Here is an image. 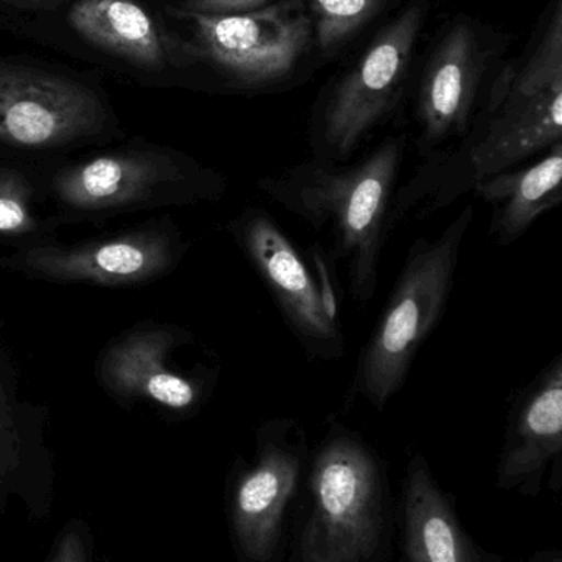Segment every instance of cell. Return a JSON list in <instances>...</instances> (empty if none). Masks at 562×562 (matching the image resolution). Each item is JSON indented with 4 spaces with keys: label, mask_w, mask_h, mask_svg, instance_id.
Instances as JSON below:
<instances>
[{
    "label": "cell",
    "mask_w": 562,
    "mask_h": 562,
    "mask_svg": "<svg viewBox=\"0 0 562 562\" xmlns=\"http://www.w3.org/2000/svg\"><path fill=\"white\" fill-rule=\"evenodd\" d=\"M403 157L405 138H389L356 164L311 158L257 181L267 200L329 237V257L342 266L359 306L379 286Z\"/></svg>",
    "instance_id": "6da1fadb"
},
{
    "label": "cell",
    "mask_w": 562,
    "mask_h": 562,
    "mask_svg": "<svg viewBox=\"0 0 562 562\" xmlns=\"http://www.w3.org/2000/svg\"><path fill=\"white\" fill-rule=\"evenodd\" d=\"M42 183L61 223L217 203L229 191L221 171L142 140L53 168Z\"/></svg>",
    "instance_id": "7a4b0ae2"
},
{
    "label": "cell",
    "mask_w": 562,
    "mask_h": 562,
    "mask_svg": "<svg viewBox=\"0 0 562 562\" xmlns=\"http://www.w3.org/2000/svg\"><path fill=\"white\" fill-rule=\"evenodd\" d=\"M310 492L293 562H375L390 530L385 474L375 451L334 423L314 452Z\"/></svg>",
    "instance_id": "3957f363"
},
{
    "label": "cell",
    "mask_w": 562,
    "mask_h": 562,
    "mask_svg": "<svg viewBox=\"0 0 562 562\" xmlns=\"http://www.w3.org/2000/svg\"><path fill=\"white\" fill-rule=\"evenodd\" d=\"M472 220L474 207L465 206L438 237L409 247L353 376L352 393L380 412L405 385L419 349L445 313Z\"/></svg>",
    "instance_id": "277c9868"
},
{
    "label": "cell",
    "mask_w": 562,
    "mask_h": 562,
    "mask_svg": "<svg viewBox=\"0 0 562 562\" xmlns=\"http://www.w3.org/2000/svg\"><path fill=\"white\" fill-rule=\"evenodd\" d=\"M95 376L122 406L147 403L171 418H191L216 392L220 359L187 327L144 321L102 347Z\"/></svg>",
    "instance_id": "5b68a950"
},
{
    "label": "cell",
    "mask_w": 562,
    "mask_h": 562,
    "mask_svg": "<svg viewBox=\"0 0 562 562\" xmlns=\"http://www.w3.org/2000/svg\"><path fill=\"white\" fill-rule=\"evenodd\" d=\"M560 140L562 81L531 98L501 102L464 155L439 167L422 168L396 191L390 221L396 226L412 210H418V216L432 213L479 181L520 167Z\"/></svg>",
    "instance_id": "8992f818"
},
{
    "label": "cell",
    "mask_w": 562,
    "mask_h": 562,
    "mask_svg": "<svg viewBox=\"0 0 562 562\" xmlns=\"http://www.w3.org/2000/svg\"><path fill=\"white\" fill-rule=\"evenodd\" d=\"M191 240L177 221L165 214L109 236L76 244L52 240L26 244L0 256V270L49 283L142 286L177 272Z\"/></svg>",
    "instance_id": "52a82bcc"
},
{
    "label": "cell",
    "mask_w": 562,
    "mask_h": 562,
    "mask_svg": "<svg viewBox=\"0 0 562 562\" xmlns=\"http://www.w3.org/2000/svg\"><path fill=\"white\" fill-rule=\"evenodd\" d=\"M227 234L269 288L284 323L307 356L326 362L342 359L346 337L323 247H316L313 256L323 279L319 283L290 237L263 207H244L227 224Z\"/></svg>",
    "instance_id": "ba28073f"
},
{
    "label": "cell",
    "mask_w": 562,
    "mask_h": 562,
    "mask_svg": "<svg viewBox=\"0 0 562 562\" xmlns=\"http://www.w3.org/2000/svg\"><path fill=\"white\" fill-rule=\"evenodd\" d=\"M111 134V112L94 89L68 76L0 63V147L63 151Z\"/></svg>",
    "instance_id": "9c48e42d"
},
{
    "label": "cell",
    "mask_w": 562,
    "mask_h": 562,
    "mask_svg": "<svg viewBox=\"0 0 562 562\" xmlns=\"http://www.w3.org/2000/svg\"><path fill=\"white\" fill-rule=\"evenodd\" d=\"M256 442L254 461L234 474L231 533L240 561L276 562L306 459V435L296 419L277 418L260 426Z\"/></svg>",
    "instance_id": "30bf717a"
},
{
    "label": "cell",
    "mask_w": 562,
    "mask_h": 562,
    "mask_svg": "<svg viewBox=\"0 0 562 562\" xmlns=\"http://www.w3.org/2000/svg\"><path fill=\"white\" fill-rule=\"evenodd\" d=\"M422 22V9L409 7L373 40L324 108L314 137V158L346 164L360 142L389 114Z\"/></svg>",
    "instance_id": "8fae6325"
},
{
    "label": "cell",
    "mask_w": 562,
    "mask_h": 562,
    "mask_svg": "<svg viewBox=\"0 0 562 562\" xmlns=\"http://www.w3.org/2000/svg\"><path fill=\"white\" fill-rule=\"evenodd\" d=\"M193 22L204 55L239 81H277L296 65L310 45L311 20L291 7L276 5L244 13L184 12Z\"/></svg>",
    "instance_id": "7c38bea8"
},
{
    "label": "cell",
    "mask_w": 562,
    "mask_h": 562,
    "mask_svg": "<svg viewBox=\"0 0 562 562\" xmlns=\"http://www.w3.org/2000/svg\"><path fill=\"white\" fill-rule=\"evenodd\" d=\"M477 82V46L468 25H458L439 46L419 95L423 144L435 147L468 125Z\"/></svg>",
    "instance_id": "4fadbf2b"
},
{
    "label": "cell",
    "mask_w": 562,
    "mask_h": 562,
    "mask_svg": "<svg viewBox=\"0 0 562 562\" xmlns=\"http://www.w3.org/2000/svg\"><path fill=\"white\" fill-rule=\"evenodd\" d=\"M403 531L406 562H481L423 456H415L406 472Z\"/></svg>",
    "instance_id": "5bb4252c"
},
{
    "label": "cell",
    "mask_w": 562,
    "mask_h": 562,
    "mask_svg": "<svg viewBox=\"0 0 562 562\" xmlns=\"http://www.w3.org/2000/svg\"><path fill=\"white\" fill-rule=\"evenodd\" d=\"M472 190L494 206L491 233L495 239L514 243L547 211L562 204V140L533 164L485 178Z\"/></svg>",
    "instance_id": "9a60e30c"
},
{
    "label": "cell",
    "mask_w": 562,
    "mask_h": 562,
    "mask_svg": "<svg viewBox=\"0 0 562 562\" xmlns=\"http://www.w3.org/2000/svg\"><path fill=\"white\" fill-rule=\"evenodd\" d=\"M562 456V356L515 408L502 456L501 484L515 485Z\"/></svg>",
    "instance_id": "2e32d148"
},
{
    "label": "cell",
    "mask_w": 562,
    "mask_h": 562,
    "mask_svg": "<svg viewBox=\"0 0 562 562\" xmlns=\"http://www.w3.org/2000/svg\"><path fill=\"white\" fill-rule=\"evenodd\" d=\"M69 23L86 42L132 65L160 69L167 48L150 13L134 0H76Z\"/></svg>",
    "instance_id": "e0dca14e"
},
{
    "label": "cell",
    "mask_w": 562,
    "mask_h": 562,
    "mask_svg": "<svg viewBox=\"0 0 562 562\" xmlns=\"http://www.w3.org/2000/svg\"><path fill=\"white\" fill-rule=\"evenodd\" d=\"M43 183L29 171L0 165V240L43 243L61 226L58 217H45L40 211Z\"/></svg>",
    "instance_id": "ac0fdd59"
},
{
    "label": "cell",
    "mask_w": 562,
    "mask_h": 562,
    "mask_svg": "<svg viewBox=\"0 0 562 562\" xmlns=\"http://www.w3.org/2000/svg\"><path fill=\"white\" fill-rule=\"evenodd\" d=\"M19 375L0 344V492L22 464L30 439L42 426L40 409L19 395Z\"/></svg>",
    "instance_id": "d6986e66"
},
{
    "label": "cell",
    "mask_w": 562,
    "mask_h": 562,
    "mask_svg": "<svg viewBox=\"0 0 562 562\" xmlns=\"http://www.w3.org/2000/svg\"><path fill=\"white\" fill-rule=\"evenodd\" d=\"M560 81H562V0L543 42L530 56L527 65L515 75L510 88L504 92L501 101L495 102V105L505 101H515V99L531 98Z\"/></svg>",
    "instance_id": "ffe728a7"
},
{
    "label": "cell",
    "mask_w": 562,
    "mask_h": 562,
    "mask_svg": "<svg viewBox=\"0 0 562 562\" xmlns=\"http://www.w3.org/2000/svg\"><path fill=\"white\" fill-rule=\"evenodd\" d=\"M383 0H311L317 43L329 49L375 15Z\"/></svg>",
    "instance_id": "44dd1931"
},
{
    "label": "cell",
    "mask_w": 562,
    "mask_h": 562,
    "mask_svg": "<svg viewBox=\"0 0 562 562\" xmlns=\"http://www.w3.org/2000/svg\"><path fill=\"white\" fill-rule=\"evenodd\" d=\"M270 0H187L184 12L223 15V13H244L260 9Z\"/></svg>",
    "instance_id": "7402d4cb"
},
{
    "label": "cell",
    "mask_w": 562,
    "mask_h": 562,
    "mask_svg": "<svg viewBox=\"0 0 562 562\" xmlns=\"http://www.w3.org/2000/svg\"><path fill=\"white\" fill-rule=\"evenodd\" d=\"M52 562H88L85 540H82L78 530H69L59 540Z\"/></svg>",
    "instance_id": "603a6c76"
},
{
    "label": "cell",
    "mask_w": 562,
    "mask_h": 562,
    "mask_svg": "<svg viewBox=\"0 0 562 562\" xmlns=\"http://www.w3.org/2000/svg\"><path fill=\"white\" fill-rule=\"evenodd\" d=\"M63 0H25V5H35L38 9H55Z\"/></svg>",
    "instance_id": "cb8c5ba5"
},
{
    "label": "cell",
    "mask_w": 562,
    "mask_h": 562,
    "mask_svg": "<svg viewBox=\"0 0 562 562\" xmlns=\"http://www.w3.org/2000/svg\"><path fill=\"white\" fill-rule=\"evenodd\" d=\"M550 562H562V558H560V560H554V561H550Z\"/></svg>",
    "instance_id": "d4e9b609"
}]
</instances>
